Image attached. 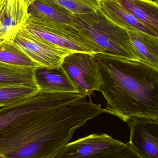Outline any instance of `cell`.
Returning <instances> with one entry per match:
<instances>
[{
  "label": "cell",
  "instance_id": "6da1fadb",
  "mask_svg": "<svg viewBox=\"0 0 158 158\" xmlns=\"http://www.w3.org/2000/svg\"><path fill=\"white\" fill-rule=\"evenodd\" d=\"M80 92L0 131V158H54L75 131L104 113Z\"/></svg>",
  "mask_w": 158,
  "mask_h": 158
},
{
  "label": "cell",
  "instance_id": "7a4b0ae2",
  "mask_svg": "<svg viewBox=\"0 0 158 158\" xmlns=\"http://www.w3.org/2000/svg\"><path fill=\"white\" fill-rule=\"evenodd\" d=\"M100 69L104 113L128 123L134 118L158 120V69L143 61L107 53L94 54Z\"/></svg>",
  "mask_w": 158,
  "mask_h": 158
},
{
  "label": "cell",
  "instance_id": "3957f363",
  "mask_svg": "<svg viewBox=\"0 0 158 158\" xmlns=\"http://www.w3.org/2000/svg\"><path fill=\"white\" fill-rule=\"evenodd\" d=\"M74 23L84 30L105 53L139 60L127 30L109 19L98 9L83 15H72Z\"/></svg>",
  "mask_w": 158,
  "mask_h": 158
},
{
  "label": "cell",
  "instance_id": "277c9868",
  "mask_svg": "<svg viewBox=\"0 0 158 158\" xmlns=\"http://www.w3.org/2000/svg\"><path fill=\"white\" fill-rule=\"evenodd\" d=\"M27 18L20 28L39 40L74 52L92 54L105 52L104 49L75 23L33 22Z\"/></svg>",
  "mask_w": 158,
  "mask_h": 158
},
{
  "label": "cell",
  "instance_id": "5b68a950",
  "mask_svg": "<svg viewBox=\"0 0 158 158\" xmlns=\"http://www.w3.org/2000/svg\"><path fill=\"white\" fill-rule=\"evenodd\" d=\"M61 67L79 92L89 99L94 91H100L102 80L94 54L71 53L65 57Z\"/></svg>",
  "mask_w": 158,
  "mask_h": 158
},
{
  "label": "cell",
  "instance_id": "8992f818",
  "mask_svg": "<svg viewBox=\"0 0 158 158\" xmlns=\"http://www.w3.org/2000/svg\"><path fill=\"white\" fill-rule=\"evenodd\" d=\"M8 40L40 67H60L65 57L74 52L32 37L20 28Z\"/></svg>",
  "mask_w": 158,
  "mask_h": 158
},
{
  "label": "cell",
  "instance_id": "52a82bcc",
  "mask_svg": "<svg viewBox=\"0 0 158 158\" xmlns=\"http://www.w3.org/2000/svg\"><path fill=\"white\" fill-rule=\"evenodd\" d=\"M70 93H47L40 90L33 95L0 108V131L21 118L58 105Z\"/></svg>",
  "mask_w": 158,
  "mask_h": 158
},
{
  "label": "cell",
  "instance_id": "ba28073f",
  "mask_svg": "<svg viewBox=\"0 0 158 158\" xmlns=\"http://www.w3.org/2000/svg\"><path fill=\"white\" fill-rule=\"evenodd\" d=\"M127 123L128 143L144 158H158V120L134 118Z\"/></svg>",
  "mask_w": 158,
  "mask_h": 158
},
{
  "label": "cell",
  "instance_id": "9c48e42d",
  "mask_svg": "<svg viewBox=\"0 0 158 158\" xmlns=\"http://www.w3.org/2000/svg\"><path fill=\"white\" fill-rule=\"evenodd\" d=\"M124 143L107 134H93L68 143L54 158H89Z\"/></svg>",
  "mask_w": 158,
  "mask_h": 158
},
{
  "label": "cell",
  "instance_id": "30bf717a",
  "mask_svg": "<svg viewBox=\"0 0 158 158\" xmlns=\"http://www.w3.org/2000/svg\"><path fill=\"white\" fill-rule=\"evenodd\" d=\"M36 83L41 91L47 93L79 92L77 86L61 66L54 69L39 67L34 70Z\"/></svg>",
  "mask_w": 158,
  "mask_h": 158
},
{
  "label": "cell",
  "instance_id": "8fae6325",
  "mask_svg": "<svg viewBox=\"0 0 158 158\" xmlns=\"http://www.w3.org/2000/svg\"><path fill=\"white\" fill-rule=\"evenodd\" d=\"M27 18L34 22L74 24L69 12L47 0H36L28 8Z\"/></svg>",
  "mask_w": 158,
  "mask_h": 158
},
{
  "label": "cell",
  "instance_id": "7c38bea8",
  "mask_svg": "<svg viewBox=\"0 0 158 158\" xmlns=\"http://www.w3.org/2000/svg\"><path fill=\"white\" fill-rule=\"evenodd\" d=\"M99 8L109 19L127 30L139 31L158 38V35L125 10L117 0H99Z\"/></svg>",
  "mask_w": 158,
  "mask_h": 158
},
{
  "label": "cell",
  "instance_id": "4fadbf2b",
  "mask_svg": "<svg viewBox=\"0 0 158 158\" xmlns=\"http://www.w3.org/2000/svg\"><path fill=\"white\" fill-rule=\"evenodd\" d=\"M27 0H5L0 10V23L8 40L19 29L28 16Z\"/></svg>",
  "mask_w": 158,
  "mask_h": 158
},
{
  "label": "cell",
  "instance_id": "5bb4252c",
  "mask_svg": "<svg viewBox=\"0 0 158 158\" xmlns=\"http://www.w3.org/2000/svg\"><path fill=\"white\" fill-rule=\"evenodd\" d=\"M138 21L158 35V2L150 0H117Z\"/></svg>",
  "mask_w": 158,
  "mask_h": 158
},
{
  "label": "cell",
  "instance_id": "9a60e30c",
  "mask_svg": "<svg viewBox=\"0 0 158 158\" xmlns=\"http://www.w3.org/2000/svg\"><path fill=\"white\" fill-rule=\"evenodd\" d=\"M140 61L158 69V38L139 31L127 30Z\"/></svg>",
  "mask_w": 158,
  "mask_h": 158
},
{
  "label": "cell",
  "instance_id": "2e32d148",
  "mask_svg": "<svg viewBox=\"0 0 158 158\" xmlns=\"http://www.w3.org/2000/svg\"><path fill=\"white\" fill-rule=\"evenodd\" d=\"M35 69L0 62V86H30L39 88L34 76Z\"/></svg>",
  "mask_w": 158,
  "mask_h": 158
},
{
  "label": "cell",
  "instance_id": "e0dca14e",
  "mask_svg": "<svg viewBox=\"0 0 158 158\" xmlns=\"http://www.w3.org/2000/svg\"><path fill=\"white\" fill-rule=\"evenodd\" d=\"M0 62L17 66L35 69L40 67L8 40H0Z\"/></svg>",
  "mask_w": 158,
  "mask_h": 158
},
{
  "label": "cell",
  "instance_id": "ac0fdd59",
  "mask_svg": "<svg viewBox=\"0 0 158 158\" xmlns=\"http://www.w3.org/2000/svg\"><path fill=\"white\" fill-rule=\"evenodd\" d=\"M64 8L72 15L92 13L99 9V0H47Z\"/></svg>",
  "mask_w": 158,
  "mask_h": 158
},
{
  "label": "cell",
  "instance_id": "d6986e66",
  "mask_svg": "<svg viewBox=\"0 0 158 158\" xmlns=\"http://www.w3.org/2000/svg\"><path fill=\"white\" fill-rule=\"evenodd\" d=\"M30 86H0V104H7L35 94L40 91Z\"/></svg>",
  "mask_w": 158,
  "mask_h": 158
},
{
  "label": "cell",
  "instance_id": "ffe728a7",
  "mask_svg": "<svg viewBox=\"0 0 158 158\" xmlns=\"http://www.w3.org/2000/svg\"><path fill=\"white\" fill-rule=\"evenodd\" d=\"M89 158H144L128 143L109 149Z\"/></svg>",
  "mask_w": 158,
  "mask_h": 158
},
{
  "label": "cell",
  "instance_id": "44dd1931",
  "mask_svg": "<svg viewBox=\"0 0 158 158\" xmlns=\"http://www.w3.org/2000/svg\"><path fill=\"white\" fill-rule=\"evenodd\" d=\"M8 37L6 33L3 31L1 27V23H0V40H8Z\"/></svg>",
  "mask_w": 158,
  "mask_h": 158
},
{
  "label": "cell",
  "instance_id": "7402d4cb",
  "mask_svg": "<svg viewBox=\"0 0 158 158\" xmlns=\"http://www.w3.org/2000/svg\"><path fill=\"white\" fill-rule=\"evenodd\" d=\"M3 2L2 0H0V9L2 8V6L3 5Z\"/></svg>",
  "mask_w": 158,
  "mask_h": 158
},
{
  "label": "cell",
  "instance_id": "603a6c76",
  "mask_svg": "<svg viewBox=\"0 0 158 158\" xmlns=\"http://www.w3.org/2000/svg\"><path fill=\"white\" fill-rule=\"evenodd\" d=\"M12 103V102H11ZM10 103H7V104H0V108L4 106H6V105H7V104H10Z\"/></svg>",
  "mask_w": 158,
  "mask_h": 158
},
{
  "label": "cell",
  "instance_id": "cb8c5ba5",
  "mask_svg": "<svg viewBox=\"0 0 158 158\" xmlns=\"http://www.w3.org/2000/svg\"><path fill=\"white\" fill-rule=\"evenodd\" d=\"M36 1V0H28V2L29 5L32 2H34V1Z\"/></svg>",
  "mask_w": 158,
  "mask_h": 158
},
{
  "label": "cell",
  "instance_id": "d4e9b609",
  "mask_svg": "<svg viewBox=\"0 0 158 158\" xmlns=\"http://www.w3.org/2000/svg\"><path fill=\"white\" fill-rule=\"evenodd\" d=\"M150 1H154V2H158V0H150Z\"/></svg>",
  "mask_w": 158,
  "mask_h": 158
},
{
  "label": "cell",
  "instance_id": "484cf974",
  "mask_svg": "<svg viewBox=\"0 0 158 158\" xmlns=\"http://www.w3.org/2000/svg\"><path fill=\"white\" fill-rule=\"evenodd\" d=\"M27 2H28V0H27ZM28 5H29V4H28Z\"/></svg>",
  "mask_w": 158,
  "mask_h": 158
},
{
  "label": "cell",
  "instance_id": "4316f807",
  "mask_svg": "<svg viewBox=\"0 0 158 158\" xmlns=\"http://www.w3.org/2000/svg\"></svg>",
  "mask_w": 158,
  "mask_h": 158
}]
</instances>
